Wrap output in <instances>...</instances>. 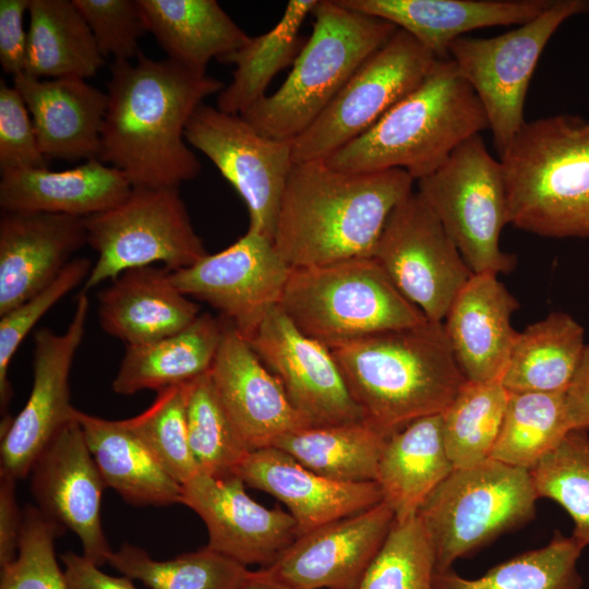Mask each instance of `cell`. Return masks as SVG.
<instances>
[{
  "label": "cell",
  "instance_id": "5bb4252c",
  "mask_svg": "<svg viewBox=\"0 0 589 589\" xmlns=\"http://www.w3.org/2000/svg\"><path fill=\"white\" fill-rule=\"evenodd\" d=\"M372 257L430 322L443 323L473 275L442 224L418 192L392 212Z\"/></svg>",
  "mask_w": 589,
  "mask_h": 589
},
{
  "label": "cell",
  "instance_id": "d590c367",
  "mask_svg": "<svg viewBox=\"0 0 589 589\" xmlns=\"http://www.w3.org/2000/svg\"><path fill=\"white\" fill-rule=\"evenodd\" d=\"M387 437L362 421L308 426L279 436L271 447L287 453L302 466L330 480L376 482Z\"/></svg>",
  "mask_w": 589,
  "mask_h": 589
},
{
  "label": "cell",
  "instance_id": "3957f363",
  "mask_svg": "<svg viewBox=\"0 0 589 589\" xmlns=\"http://www.w3.org/2000/svg\"><path fill=\"white\" fill-rule=\"evenodd\" d=\"M332 352L365 422L386 436L442 413L467 382L443 323L380 333Z\"/></svg>",
  "mask_w": 589,
  "mask_h": 589
},
{
  "label": "cell",
  "instance_id": "db71d44e",
  "mask_svg": "<svg viewBox=\"0 0 589 589\" xmlns=\"http://www.w3.org/2000/svg\"><path fill=\"white\" fill-rule=\"evenodd\" d=\"M237 589H296L266 576L261 569L251 570L249 577Z\"/></svg>",
  "mask_w": 589,
  "mask_h": 589
},
{
  "label": "cell",
  "instance_id": "4fadbf2b",
  "mask_svg": "<svg viewBox=\"0 0 589 589\" xmlns=\"http://www.w3.org/2000/svg\"><path fill=\"white\" fill-rule=\"evenodd\" d=\"M245 202L249 231L273 241L278 213L293 165L292 141L262 135L241 115L202 104L184 132Z\"/></svg>",
  "mask_w": 589,
  "mask_h": 589
},
{
  "label": "cell",
  "instance_id": "8fae6325",
  "mask_svg": "<svg viewBox=\"0 0 589 589\" xmlns=\"http://www.w3.org/2000/svg\"><path fill=\"white\" fill-rule=\"evenodd\" d=\"M589 11L587 0H553L539 16L489 38L459 37L449 58L478 96L501 156L525 124L527 89L540 56L569 17Z\"/></svg>",
  "mask_w": 589,
  "mask_h": 589
},
{
  "label": "cell",
  "instance_id": "1f68e13d",
  "mask_svg": "<svg viewBox=\"0 0 589 589\" xmlns=\"http://www.w3.org/2000/svg\"><path fill=\"white\" fill-rule=\"evenodd\" d=\"M454 466L442 435V418L417 419L389 435L383 448L376 482L395 520L417 515L420 506Z\"/></svg>",
  "mask_w": 589,
  "mask_h": 589
},
{
  "label": "cell",
  "instance_id": "52a82bcc",
  "mask_svg": "<svg viewBox=\"0 0 589 589\" xmlns=\"http://www.w3.org/2000/svg\"><path fill=\"white\" fill-rule=\"evenodd\" d=\"M279 306L330 350L429 321L372 256L291 267Z\"/></svg>",
  "mask_w": 589,
  "mask_h": 589
},
{
  "label": "cell",
  "instance_id": "e575fe53",
  "mask_svg": "<svg viewBox=\"0 0 589 589\" xmlns=\"http://www.w3.org/2000/svg\"><path fill=\"white\" fill-rule=\"evenodd\" d=\"M318 0H291L278 23L268 32L250 37L220 62L235 64L231 82L218 94L217 108L242 115L266 96V88L278 72L293 64L304 45L300 27Z\"/></svg>",
  "mask_w": 589,
  "mask_h": 589
},
{
  "label": "cell",
  "instance_id": "83f0119b",
  "mask_svg": "<svg viewBox=\"0 0 589 589\" xmlns=\"http://www.w3.org/2000/svg\"><path fill=\"white\" fill-rule=\"evenodd\" d=\"M132 185L123 172L98 158L72 169H24L1 173V211L88 217L121 203Z\"/></svg>",
  "mask_w": 589,
  "mask_h": 589
},
{
  "label": "cell",
  "instance_id": "277c9868",
  "mask_svg": "<svg viewBox=\"0 0 589 589\" xmlns=\"http://www.w3.org/2000/svg\"><path fill=\"white\" fill-rule=\"evenodd\" d=\"M485 129L488 119L471 86L450 58L437 59L414 89L325 163L351 173L402 169L418 181Z\"/></svg>",
  "mask_w": 589,
  "mask_h": 589
},
{
  "label": "cell",
  "instance_id": "ee69618b",
  "mask_svg": "<svg viewBox=\"0 0 589 589\" xmlns=\"http://www.w3.org/2000/svg\"><path fill=\"white\" fill-rule=\"evenodd\" d=\"M436 562L417 515L395 520L357 589H434Z\"/></svg>",
  "mask_w": 589,
  "mask_h": 589
},
{
  "label": "cell",
  "instance_id": "681fc988",
  "mask_svg": "<svg viewBox=\"0 0 589 589\" xmlns=\"http://www.w3.org/2000/svg\"><path fill=\"white\" fill-rule=\"evenodd\" d=\"M31 0L0 1V64L13 76L24 72L28 34L24 29V14Z\"/></svg>",
  "mask_w": 589,
  "mask_h": 589
},
{
  "label": "cell",
  "instance_id": "7c38bea8",
  "mask_svg": "<svg viewBox=\"0 0 589 589\" xmlns=\"http://www.w3.org/2000/svg\"><path fill=\"white\" fill-rule=\"evenodd\" d=\"M436 60L416 38L397 28L315 121L292 140L293 164L325 160L366 132L421 83Z\"/></svg>",
  "mask_w": 589,
  "mask_h": 589
},
{
  "label": "cell",
  "instance_id": "9a60e30c",
  "mask_svg": "<svg viewBox=\"0 0 589 589\" xmlns=\"http://www.w3.org/2000/svg\"><path fill=\"white\" fill-rule=\"evenodd\" d=\"M81 291L67 329L43 327L34 333L33 384L28 399L13 419L1 423L0 473L24 479L51 438L74 418L69 376L85 334L89 309Z\"/></svg>",
  "mask_w": 589,
  "mask_h": 589
},
{
  "label": "cell",
  "instance_id": "f907efd6",
  "mask_svg": "<svg viewBox=\"0 0 589 589\" xmlns=\"http://www.w3.org/2000/svg\"><path fill=\"white\" fill-rule=\"evenodd\" d=\"M23 509L16 501V479L0 473V567L12 563L19 552Z\"/></svg>",
  "mask_w": 589,
  "mask_h": 589
},
{
  "label": "cell",
  "instance_id": "44dd1931",
  "mask_svg": "<svg viewBox=\"0 0 589 589\" xmlns=\"http://www.w3.org/2000/svg\"><path fill=\"white\" fill-rule=\"evenodd\" d=\"M209 374L225 412L250 452L310 426L276 376L226 320Z\"/></svg>",
  "mask_w": 589,
  "mask_h": 589
},
{
  "label": "cell",
  "instance_id": "cb8c5ba5",
  "mask_svg": "<svg viewBox=\"0 0 589 589\" xmlns=\"http://www.w3.org/2000/svg\"><path fill=\"white\" fill-rule=\"evenodd\" d=\"M518 300L491 273L473 274L454 299L443 326L457 364L471 382H501L518 332Z\"/></svg>",
  "mask_w": 589,
  "mask_h": 589
},
{
  "label": "cell",
  "instance_id": "ffe728a7",
  "mask_svg": "<svg viewBox=\"0 0 589 589\" xmlns=\"http://www.w3.org/2000/svg\"><path fill=\"white\" fill-rule=\"evenodd\" d=\"M395 514L377 505L300 534L266 576L296 589H357L383 545Z\"/></svg>",
  "mask_w": 589,
  "mask_h": 589
},
{
  "label": "cell",
  "instance_id": "5b68a950",
  "mask_svg": "<svg viewBox=\"0 0 589 589\" xmlns=\"http://www.w3.org/2000/svg\"><path fill=\"white\" fill-rule=\"evenodd\" d=\"M508 224L550 238H589V122H525L500 156Z\"/></svg>",
  "mask_w": 589,
  "mask_h": 589
},
{
  "label": "cell",
  "instance_id": "8d00e7d4",
  "mask_svg": "<svg viewBox=\"0 0 589 589\" xmlns=\"http://www.w3.org/2000/svg\"><path fill=\"white\" fill-rule=\"evenodd\" d=\"M584 548L556 531L544 546L495 565L478 578L436 570L434 589H580L577 563Z\"/></svg>",
  "mask_w": 589,
  "mask_h": 589
},
{
  "label": "cell",
  "instance_id": "d6986e66",
  "mask_svg": "<svg viewBox=\"0 0 589 589\" xmlns=\"http://www.w3.org/2000/svg\"><path fill=\"white\" fill-rule=\"evenodd\" d=\"M181 504L205 524L209 549L247 567L272 565L300 536L289 513L255 502L238 476L199 472L182 485Z\"/></svg>",
  "mask_w": 589,
  "mask_h": 589
},
{
  "label": "cell",
  "instance_id": "2e32d148",
  "mask_svg": "<svg viewBox=\"0 0 589 589\" xmlns=\"http://www.w3.org/2000/svg\"><path fill=\"white\" fill-rule=\"evenodd\" d=\"M291 267L267 237L247 231L235 243L170 272L187 297L204 301L245 339L279 305Z\"/></svg>",
  "mask_w": 589,
  "mask_h": 589
},
{
  "label": "cell",
  "instance_id": "30bf717a",
  "mask_svg": "<svg viewBox=\"0 0 589 589\" xmlns=\"http://www.w3.org/2000/svg\"><path fill=\"white\" fill-rule=\"evenodd\" d=\"M84 223L97 253L85 292L133 267L160 262L176 272L208 254L178 188H132L121 203Z\"/></svg>",
  "mask_w": 589,
  "mask_h": 589
},
{
  "label": "cell",
  "instance_id": "e0dca14e",
  "mask_svg": "<svg viewBox=\"0 0 589 589\" xmlns=\"http://www.w3.org/2000/svg\"><path fill=\"white\" fill-rule=\"evenodd\" d=\"M247 340L310 426L365 421L332 350L303 334L279 305Z\"/></svg>",
  "mask_w": 589,
  "mask_h": 589
},
{
  "label": "cell",
  "instance_id": "d6a6232c",
  "mask_svg": "<svg viewBox=\"0 0 589 589\" xmlns=\"http://www.w3.org/2000/svg\"><path fill=\"white\" fill-rule=\"evenodd\" d=\"M586 345L572 315L551 312L518 332L501 384L510 393H565Z\"/></svg>",
  "mask_w": 589,
  "mask_h": 589
},
{
  "label": "cell",
  "instance_id": "60d3db41",
  "mask_svg": "<svg viewBox=\"0 0 589 589\" xmlns=\"http://www.w3.org/2000/svg\"><path fill=\"white\" fill-rule=\"evenodd\" d=\"M187 425L199 471L216 478L237 476L250 450L225 412L209 371L188 384Z\"/></svg>",
  "mask_w": 589,
  "mask_h": 589
},
{
  "label": "cell",
  "instance_id": "7a4b0ae2",
  "mask_svg": "<svg viewBox=\"0 0 589 589\" xmlns=\"http://www.w3.org/2000/svg\"><path fill=\"white\" fill-rule=\"evenodd\" d=\"M402 169L351 173L325 160L290 170L273 243L292 268L372 256L392 212L412 191Z\"/></svg>",
  "mask_w": 589,
  "mask_h": 589
},
{
  "label": "cell",
  "instance_id": "f1b7e54d",
  "mask_svg": "<svg viewBox=\"0 0 589 589\" xmlns=\"http://www.w3.org/2000/svg\"><path fill=\"white\" fill-rule=\"evenodd\" d=\"M147 32L168 59L206 73L212 59L221 61L250 37L216 0H137Z\"/></svg>",
  "mask_w": 589,
  "mask_h": 589
},
{
  "label": "cell",
  "instance_id": "ba28073f",
  "mask_svg": "<svg viewBox=\"0 0 589 589\" xmlns=\"http://www.w3.org/2000/svg\"><path fill=\"white\" fill-rule=\"evenodd\" d=\"M538 498L527 469L493 458L454 469L417 513L436 570L452 568L457 560L532 519Z\"/></svg>",
  "mask_w": 589,
  "mask_h": 589
},
{
  "label": "cell",
  "instance_id": "f35d334b",
  "mask_svg": "<svg viewBox=\"0 0 589 589\" xmlns=\"http://www.w3.org/2000/svg\"><path fill=\"white\" fill-rule=\"evenodd\" d=\"M108 563L149 589H237L251 574L247 566L207 545L175 558L156 561L144 549L123 543L112 551Z\"/></svg>",
  "mask_w": 589,
  "mask_h": 589
},
{
  "label": "cell",
  "instance_id": "ac0fdd59",
  "mask_svg": "<svg viewBox=\"0 0 589 589\" xmlns=\"http://www.w3.org/2000/svg\"><path fill=\"white\" fill-rule=\"evenodd\" d=\"M28 477L41 513L77 536L87 560L98 566L108 563L112 550L101 525L107 486L75 412L37 456Z\"/></svg>",
  "mask_w": 589,
  "mask_h": 589
},
{
  "label": "cell",
  "instance_id": "ab89813d",
  "mask_svg": "<svg viewBox=\"0 0 589 589\" xmlns=\"http://www.w3.org/2000/svg\"><path fill=\"white\" fill-rule=\"evenodd\" d=\"M508 396L501 382L467 381L441 413L444 446L455 469L490 458Z\"/></svg>",
  "mask_w": 589,
  "mask_h": 589
},
{
  "label": "cell",
  "instance_id": "4dcf8cb0",
  "mask_svg": "<svg viewBox=\"0 0 589 589\" xmlns=\"http://www.w3.org/2000/svg\"><path fill=\"white\" fill-rule=\"evenodd\" d=\"M224 328V318L202 313L176 334L145 345L125 346L112 390L133 395L192 382L211 370Z\"/></svg>",
  "mask_w": 589,
  "mask_h": 589
},
{
  "label": "cell",
  "instance_id": "9c48e42d",
  "mask_svg": "<svg viewBox=\"0 0 589 589\" xmlns=\"http://www.w3.org/2000/svg\"><path fill=\"white\" fill-rule=\"evenodd\" d=\"M418 187L473 274L515 268L516 257L500 245L508 224L501 161L480 134L462 142L441 167L418 180Z\"/></svg>",
  "mask_w": 589,
  "mask_h": 589
},
{
  "label": "cell",
  "instance_id": "7bdbcfd3",
  "mask_svg": "<svg viewBox=\"0 0 589 589\" xmlns=\"http://www.w3.org/2000/svg\"><path fill=\"white\" fill-rule=\"evenodd\" d=\"M188 384L158 390L156 399L146 410L123 420L160 466L181 485L200 472L188 438Z\"/></svg>",
  "mask_w": 589,
  "mask_h": 589
},
{
  "label": "cell",
  "instance_id": "bcb514c9",
  "mask_svg": "<svg viewBox=\"0 0 589 589\" xmlns=\"http://www.w3.org/2000/svg\"><path fill=\"white\" fill-rule=\"evenodd\" d=\"M93 264L87 257H74L45 289L0 316V406L5 412L13 395L8 372L17 348L37 322L64 296L84 285Z\"/></svg>",
  "mask_w": 589,
  "mask_h": 589
},
{
  "label": "cell",
  "instance_id": "836d02e7",
  "mask_svg": "<svg viewBox=\"0 0 589 589\" xmlns=\"http://www.w3.org/2000/svg\"><path fill=\"white\" fill-rule=\"evenodd\" d=\"M28 14L26 74L85 80L106 63L73 0H31Z\"/></svg>",
  "mask_w": 589,
  "mask_h": 589
},
{
  "label": "cell",
  "instance_id": "816d5d0a",
  "mask_svg": "<svg viewBox=\"0 0 589 589\" xmlns=\"http://www.w3.org/2000/svg\"><path fill=\"white\" fill-rule=\"evenodd\" d=\"M61 561L68 589H136L130 577L110 576L83 554L68 552Z\"/></svg>",
  "mask_w": 589,
  "mask_h": 589
},
{
  "label": "cell",
  "instance_id": "c3c4849f",
  "mask_svg": "<svg viewBox=\"0 0 589 589\" xmlns=\"http://www.w3.org/2000/svg\"><path fill=\"white\" fill-rule=\"evenodd\" d=\"M47 168L26 104L14 86L0 81V170Z\"/></svg>",
  "mask_w": 589,
  "mask_h": 589
},
{
  "label": "cell",
  "instance_id": "d4e9b609",
  "mask_svg": "<svg viewBox=\"0 0 589 589\" xmlns=\"http://www.w3.org/2000/svg\"><path fill=\"white\" fill-rule=\"evenodd\" d=\"M351 10L394 24L416 38L436 59L465 33L491 26L522 25L553 0H338Z\"/></svg>",
  "mask_w": 589,
  "mask_h": 589
},
{
  "label": "cell",
  "instance_id": "7402d4cb",
  "mask_svg": "<svg viewBox=\"0 0 589 589\" xmlns=\"http://www.w3.org/2000/svg\"><path fill=\"white\" fill-rule=\"evenodd\" d=\"M85 244L83 217L1 211L0 316L49 286Z\"/></svg>",
  "mask_w": 589,
  "mask_h": 589
},
{
  "label": "cell",
  "instance_id": "74e56055",
  "mask_svg": "<svg viewBox=\"0 0 589 589\" xmlns=\"http://www.w3.org/2000/svg\"><path fill=\"white\" fill-rule=\"evenodd\" d=\"M572 431L565 393H510L490 458L532 469Z\"/></svg>",
  "mask_w": 589,
  "mask_h": 589
},
{
  "label": "cell",
  "instance_id": "7dc6e473",
  "mask_svg": "<svg viewBox=\"0 0 589 589\" xmlns=\"http://www.w3.org/2000/svg\"><path fill=\"white\" fill-rule=\"evenodd\" d=\"M106 59L131 61L141 53L139 39L147 32L137 0H73Z\"/></svg>",
  "mask_w": 589,
  "mask_h": 589
},
{
  "label": "cell",
  "instance_id": "f6af8a7d",
  "mask_svg": "<svg viewBox=\"0 0 589 589\" xmlns=\"http://www.w3.org/2000/svg\"><path fill=\"white\" fill-rule=\"evenodd\" d=\"M64 531L37 506L25 505L17 556L1 568L0 589H68L55 553Z\"/></svg>",
  "mask_w": 589,
  "mask_h": 589
},
{
  "label": "cell",
  "instance_id": "6da1fadb",
  "mask_svg": "<svg viewBox=\"0 0 589 589\" xmlns=\"http://www.w3.org/2000/svg\"><path fill=\"white\" fill-rule=\"evenodd\" d=\"M98 159L123 172L132 188H178L201 171L185 127L203 100L225 83L170 60L142 52L113 60Z\"/></svg>",
  "mask_w": 589,
  "mask_h": 589
},
{
  "label": "cell",
  "instance_id": "b9f144b4",
  "mask_svg": "<svg viewBox=\"0 0 589 589\" xmlns=\"http://www.w3.org/2000/svg\"><path fill=\"white\" fill-rule=\"evenodd\" d=\"M538 497L560 504L572 517V537L589 545V434L572 430L529 470Z\"/></svg>",
  "mask_w": 589,
  "mask_h": 589
},
{
  "label": "cell",
  "instance_id": "8992f818",
  "mask_svg": "<svg viewBox=\"0 0 589 589\" xmlns=\"http://www.w3.org/2000/svg\"><path fill=\"white\" fill-rule=\"evenodd\" d=\"M311 13L312 34L285 82L241 115L264 136L294 140L397 31L394 24L351 10L338 0H320Z\"/></svg>",
  "mask_w": 589,
  "mask_h": 589
},
{
  "label": "cell",
  "instance_id": "f5cc1de1",
  "mask_svg": "<svg viewBox=\"0 0 589 589\" xmlns=\"http://www.w3.org/2000/svg\"><path fill=\"white\" fill-rule=\"evenodd\" d=\"M565 405L572 430H589V344L565 390Z\"/></svg>",
  "mask_w": 589,
  "mask_h": 589
},
{
  "label": "cell",
  "instance_id": "484cf974",
  "mask_svg": "<svg viewBox=\"0 0 589 589\" xmlns=\"http://www.w3.org/2000/svg\"><path fill=\"white\" fill-rule=\"evenodd\" d=\"M13 86L26 104L46 158H98L107 93L84 79L41 80L25 72L13 76Z\"/></svg>",
  "mask_w": 589,
  "mask_h": 589
},
{
  "label": "cell",
  "instance_id": "4316f807",
  "mask_svg": "<svg viewBox=\"0 0 589 589\" xmlns=\"http://www.w3.org/2000/svg\"><path fill=\"white\" fill-rule=\"evenodd\" d=\"M200 314V305L173 285L170 271L153 265L122 272L97 294L101 329L125 346L176 334Z\"/></svg>",
  "mask_w": 589,
  "mask_h": 589
},
{
  "label": "cell",
  "instance_id": "f546056e",
  "mask_svg": "<svg viewBox=\"0 0 589 589\" xmlns=\"http://www.w3.org/2000/svg\"><path fill=\"white\" fill-rule=\"evenodd\" d=\"M75 418L107 488L134 506L181 504L182 485L123 420H107L77 409Z\"/></svg>",
  "mask_w": 589,
  "mask_h": 589
},
{
  "label": "cell",
  "instance_id": "603a6c76",
  "mask_svg": "<svg viewBox=\"0 0 589 589\" xmlns=\"http://www.w3.org/2000/svg\"><path fill=\"white\" fill-rule=\"evenodd\" d=\"M237 476L245 485L284 503L297 521L300 534L383 502L377 482L330 480L275 447L250 452Z\"/></svg>",
  "mask_w": 589,
  "mask_h": 589
}]
</instances>
